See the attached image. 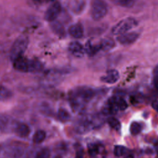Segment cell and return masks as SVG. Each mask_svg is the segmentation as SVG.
<instances>
[{
  "label": "cell",
  "mask_w": 158,
  "mask_h": 158,
  "mask_svg": "<svg viewBox=\"0 0 158 158\" xmlns=\"http://www.w3.org/2000/svg\"><path fill=\"white\" fill-rule=\"evenodd\" d=\"M7 122H8L7 118L5 115L0 114V131L4 128H5Z\"/></svg>",
  "instance_id": "obj_24"
},
{
  "label": "cell",
  "mask_w": 158,
  "mask_h": 158,
  "mask_svg": "<svg viewBox=\"0 0 158 158\" xmlns=\"http://www.w3.org/2000/svg\"><path fill=\"white\" fill-rule=\"evenodd\" d=\"M57 116L59 118L63 121H67L70 118V115L69 112L64 109H59L57 112Z\"/></svg>",
  "instance_id": "obj_17"
},
{
  "label": "cell",
  "mask_w": 158,
  "mask_h": 158,
  "mask_svg": "<svg viewBox=\"0 0 158 158\" xmlns=\"http://www.w3.org/2000/svg\"><path fill=\"white\" fill-rule=\"evenodd\" d=\"M88 151L91 156L96 155L99 151V147L98 145L94 144H91L88 146Z\"/></svg>",
  "instance_id": "obj_22"
},
{
  "label": "cell",
  "mask_w": 158,
  "mask_h": 158,
  "mask_svg": "<svg viewBox=\"0 0 158 158\" xmlns=\"http://www.w3.org/2000/svg\"><path fill=\"white\" fill-rule=\"evenodd\" d=\"M107 122L109 125L114 128L116 130H118L120 128V122L115 117H109L107 119Z\"/></svg>",
  "instance_id": "obj_18"
},
{
  "label": "cell",
  "mask_w": 158,
  "mask_h": 158,
  "mask_svg": "<svg viewBox=\"0 0 158 158\" xmlns=\"http://www.w3.org/2000/svg\"><path fill=\"white\" fill-rule=\"evenodd\" d=\"M77 92L78 96L85 99H90L94 95L93 90L87 87H81L78 89Z\"/></svg>",
  "instance_id": "obj_13"
},
{
  "label": "cell",
  "mask_w": 158,
  "mask_h": 158,
  "mask_svg": "<svg viewBox=\"0 0 158 158\" xmlns=\"http://www.w3.org/2000/svg\"><path fill=\"white\" fill-rule=\"evenodd\" d=\"M107 108L109 112L111 114H115L118 109L117 105V97H112L110 98L107 102Z\"/></svg>",
  "instance_id": "obj_15"
},
{
  "label": "cell",
  "mask_w": 158,
  "mask_h": 158,
  "mask_svg": "<svg viewBox=\"0 0 158 158\" xmlns=\"http://www.w3.org/2000/svg\"><path fill=\"white\" fill-rule=\"evenodd\" d=\"M33 1L36 3H40V2H42L44 0H33Z\"/></svg>",
  "instance_id": "obj_28"
},
{
  "label": "cell",
  "mask_w": 158,
  "mask_h": 158,
  "mask_svg": "<svg viewBox=\"0 0 158 158\" xmlns=\"http://www.w3.org/2000/svg\"><path fill=\"white\" fill-rule=\"evenodd\" d=\"M139 33L136 31L127 32L117 36V41L123 45H129L135 43L139 38Z\"/></svg>",
  "instance_id": "obj_6"
},
{
  "label": "cell",
  "mask_w": 158,
  "mask_h": 158,
  "mask_svg": "<svg viewBox=\"0 0 158 158\" xmlns=\"http://www.w3.org/2000/svg\"><path fill=\"white\" fill-rule=\"evenodd\" d=\"M138 0H124V7H131Z\"/></svg>",
  "instance_id": "obj_25"
},
{
  "label": "cell",
  "mask_w": 158,
  "mask_h": 158,
  "mask_svg": "<svg viewBox=\"0 0 158 158\" xmlns=\"http://www.w3.org/2000/svg\"><path fill=\"white\" fill-rule=\"evenodd\" d=\"M127 149L125 147L120 145H117L114 147V153L116 156H122L126 152Z\"/></svg>",
  "instance_id": "obj_19"
},
{
  "label": "cell",
  "mask_w": 158,
  "mask_h": 158,
  "mask_svg": "<svg viewBox=\"0 0 158 158\" xmlns=\"http://www.w3.org/2000/svg\"><path fill=\"white\" fill-rule=\"evenodd\" d=\"M12 92L7 87L0 85V101H5L10 99L12 96Z\"/></svg>",
  "instance_id": "obj_14"
},
{
  "label": "cell",
  "mask_w": 158,
  "mask_h": 158,
  "mask_svg": "<svg viewBox=\"0 0 158 158\" xmlns=\"http://www.w3.org/2000/svg\"><path fill=\"white\" fill-rule=\"evenodd\" d=\"M30 132V127L25 123H19L15 128V133L21 138L27 137Z\"/></svg>",
  "instance_id": "obj_10"
},
{
  "label": "cell",
  "mask_w": 158,
  "mask_h": 158,
  "mask_svg": "<svg viewBox=\"0 0 158 158\" xmlns=\"http://www.w3.org/2000/svg\"><path fill=\"white\" fill-rule=\"evenodd\" d=\"M14 68L21 72H31L32 60H29L24 57H19L13 61Z\"/></svg>",
  "instance_id": "obj_4"
},
{
  "label": "cell",
  "mask_w": 158,
  "mask_h": 158,
  "mask_svg": "<svg viewBox=\"0 0 158 158\" xmlns=\"http://www.w3.org/2000/svg\"><path fill=\"white\" fill-rule=\"evenodd\" d=\"M108 7L104 0H92L90 12L93 19L96 21L102 19L107 13Z\"/></svg>",
  "instance_id": "obj_2"
},
{
  "label": "cell",
  "mask_w": 158,
  "mask_h": 158,
  "mask_svg": "<svg viewBox=\"0 0 158 158\" xmlns=\"http://www.w3.org/2000/svg\"><path fill=\"white\" fill-rule=\"evenodd\" d=\"M141 126L137 122H133L130 125V131L133 135H137L141 131Z\"/></svg>",
  "instance_id": "obj_21"
},
{
  "label": "cell",
  "mask_w": 158,
  "mask_h": 158,
  "mask_svg": "<svg viewBox=\"0 0 158 158\" xmlns=\"http://www.w3.org/2000/svg\"><path fill=\"white\" fill-rule=\"evenodd\" d=\"M69 52L75 57L81 58L84 56L85 50L83 45L78 41H72L68 47Z\"/></svg>",
  "instance_id": "obj_7"
},
{
  "label": "cell",
  "mask_w": 158,
  "mask_h": 158,
  "mask_svg": "<svg viewBox=\"0 0 158 158\" xmlns=\"http://www.w3.org/2000/svg\"><path fill=\"white\" fill-rule=\"evenodd\" d=\"M119 77L120 75L117 70L110 69L107 70L106 73L101 77V80L108 84H114L118 80Z\"/></svg>",
  "instance_id": "obj_8"
},
{
  "label": "cell",
  "mask_w": 158,
  "mask_h": 158,
  "mask_svg": "<svg viewBox=\"0 0 158 158\" xmlns=\"http://www.w3.org/2000/svg\"><path fill=\"white\" fill-rule=\"evenodd\" d=\"M112 3L120 6L122 7H124V0H110Z\"/></svg>",
  "instance_id": "obj_26"
},
{
  "label": "cell",
  "mask_w": 158,
  "mask_h": 158,
  "mask_svg": "<svg viewBox=\"0 0 158 158\" xmlns=\"http://www.w3.org/2000/svg\"><path fill=\"white\" fill-rule=\"evenodd\" d=\"M78 158H79V157H78Z\"/></svg>",
  "instance_id": "obj_32"
},
{
  "label": "cell",
  "mask_w": 158,
  "mask_h": 158,
  "mask_svg": "<svg viewBox=\"0 0 158 158\" xmlns=\"http://www.w3.org/2000/svg\"><path fill=\"white\" fill-rule=\"evenodd\" d=\"M69 33L75 38H81L83 36V27L80 23H75L70 25L68 29Z\"/></svg>",
  "instance_id": "obj_9"
},
{
  "label": "cell",
  "mask_w": 158,
  "mask_h": 158,
  "mask_svg": "<svg viewBox=\"0 0 158 158\" xmlns=\"http://www.w3.org/2000/svg\"><path fill=\"white\" fill-rule=\"evenodd\" d=\"M28 38L25 36H20L14 41L10 50V58L12 62L23 56L28 47Z\"/></svg>",
  "instance_id": "obj_1"
},
{
  "label": "cell",
  "mask_w": 158,
  "mask_h": 158,
  "mask_svg": "<svg viewBox=\"0 0 158 158\" xmlns=\"http://www.w3.org/2000/svg\"><path fill=\"white\" fill-rule=\"evenodd\" d=\"M49 151L48 149L44 148L41 149L35 156V158H48L49 156Z\"/></svg>",
  "instance_id": "obj_20"
},
{
  "label": "cell",
  "mask_w": 158,
  "mask_h": 158,
  "mask_svg": "<svg viewBox=\"0 0 158 158\" xmlns=\"http://www.w3.org/2000/svg\"><path fill=\"white\" fill-rule=\"evenodd\" d=\"M153 107H154V109L158 111V102H155L154 104H153Z\"/></svg>",
  "instance_id": "obj_27"
},
{
  "label": "cell",
  "mask_w": 158,
  "mask_h": 158,
  "mask_svg": "<svg viewBox=\"0 0 158 158\" xmlns=\"http://www.w3.org/2000/svg\"><path fill=\"white\" fill-rule=\"evenodd\" d=\"M46 138V133L42 130H37L33 136V141L35 144H40L42 143Z\"/></svg>",
  "instance_id": "obj_16"
},
{
  "label": "cell",
  "mask_w": 158,
  "mask_h": 158,
  "mask_svg": "<svg viewBox=\"0 0 158 158\" xmlns=\"http://www.w3.org/2000/svg\"><path fill=\"white\" fill-rule=\"evenodd\" d=\"M137 21L133 17H128L120 20L112 29V33L115 35H120L128 32L131 29L136 27Z\"/></svg>",
  "instance_id": "obj_3"
},
{
  "label": "cell",
  "mask_w": 158,
  "mask_h": 158,
  "mask_svg": "<svg viewBox=\"0 0 158 158\" xmlns=\"http://www.w3.org/2000/svg\"><path fill=\"white\" fill-rule=\"evenodd\" d=\"M55 158H60V157H59V156H57V157H56Z\"/></svg>",
  "instance_id": "obj_31"
},
{
  "label": "cell",
  "mask_w": 158,
  "mask_h": 158,
  "mask_svg": "<svg viewBox=\"0 0 158 158\" xmlns=\"http://www.w3.org/2000/svg\"><path fill=\"white\" fill-rule=\"evenodd\" d=\"M98 44L99 50L104 51H107L109 50H110L115 46L114 41L109 38H104L101 40L99 43Z\"/></svg>",
  "instance_id": "obj_11"
},
{
  "label": "cell",
  "mask_w": 158,
  "mask_h": 158,
  "mask_svg": "<svg viewBox=\"0 0 158 158\" xmlns=\"http://www.w3.org/2000/svg\"><path fill=\"white\" fill-rule=\"evenodd\" d=\"M61 9L62 7L60 4L57 1H54L46 10L44 14V19L49 22L54 21L60 14Z\"/></svg>",
  "instance_id": "obj_5"
},
{
  "label": "cell",
  "mask_w": 158,
  "mask_h": 158,
  "mask_svg": "<svg viewBox=\"0 0 158 158\" xmlns=\"http://www.w3.org/2000/svg\"><path fill=\"white\" fill-rule=\"evenodd\" d=\"M48 1H55L56 0H48Z\"/></svg>",
  "instance_id": "obj_30"
},
{
  "label": "cell",
  "mask_w": 158,
  "mask_h": 158,
  "mask_svg": "<svg viewBox=\"0 0 158 158\" xmlns=\"http://www.w3.org/2000/svg\"><path fill=\"white\" fill-rule=\"evenodd\" d=\"M126 158H133V157H132L131 156H127Z\"/></svg>",
  "instance_id": "obj_29"
},
{
  "label": "cell",
  "mask_w": 158,
  "mask_h": 158,
  "mask_svg": "<svg viewBox=\"0 0 158 158\" xmlns=\"http://www.w3.org/2000/svg\"><path fill=\"white\" fill-rule=\"evenodd\" d=\"M51 28L52 31L58 36L63 37L65 35V31L63 25L57 21H53L51 23Z\"/></svg>",
  "instance_id": "obj_12"
},
{
  "label": "cell",
  "mask_w": 158,
  "mask_h": 158,
  "mask_svg": "<svg viewBox=\"0 0 158 158\" xmlns=\"http://www.w3.org/2000/svg\"><path fill=\"white\" fill-rule=\"evenodd\" d=\"M117 105L118 109L123 110L127 108V103L122 98H117Z\"/></svg>",
  "instance_id": "obj_23"
}]
</instances>
